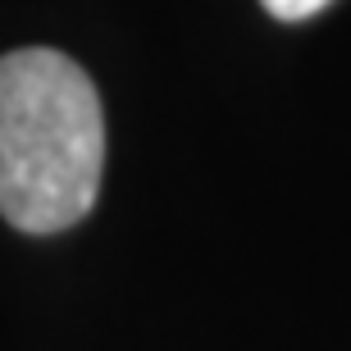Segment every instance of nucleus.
Here are the masks:
<instances>
[{
    "label": "nucleus",
    "instance_id": "obj_2",
    "mask_svg": "<svg viewBox=\"0 0 351 351\" xmlns=\"http://www.w3.org/2000/svg\"><path fill=\"white\" fill-rule=\"evenodd\" d=\"M261 5L274 19H283V23H301V19H315V14L324 10V5H333V0H261Z\"/></svg>",
    "mask_w": 351,
    "mask_h": 351
},
{
    "label": "nucleus",
    "instance_id": "obj_1",
    "mask_svg": "<svg viewBox=\"0 0 351 351\" xmlns=\"http://www.w3.org/2000/svg\"><path fill=\"white\" fill-rule=\"evenodd\" d=\"M105 169L101 96L64 51L0 55V215L23 233H64L96 206Z\"/></svg>",
    "mask_w": 351,
    "mask_h": 351
}]
</instances>
